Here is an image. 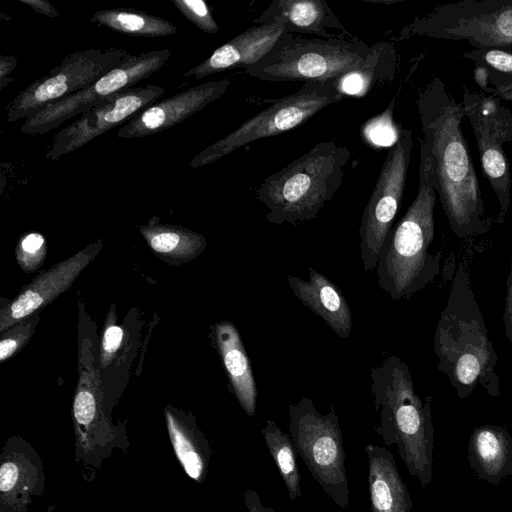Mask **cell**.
<instances>
[{
  "label": "cell",
  "mask_w": 512,
  "mask_h": 512,
  "mask_svg": "<svg viewBox=\"0 0 512 512\" xmlns=\"http://www.w3.org/2000/svg\"><path fill=\"white\" fill-rule=\"evenodd\" d=\"M288 412V429L297 455L327 496L339 507L348 508L343 436L334 406L321 414L310 398L302 397L289 404Z\"/></svg>",
  "instance_id": "8"
},
{
  "label": "cell",
  "mask_w": 512,
  "mask_h": 512,
  "mask_svg": "<svg viewBox=\"0 0 512 512\" xmlns=\"http://www.w3.org/2000/svg\"><path fill=\"white\" fill-rule=\"evenodd\" d=\"M500 100L465 87L462 106L474 132L483 174L499 202L495 221L503 224L511 202L512 178L504 145L512 141V112Z\"/></svg>",
  "instance_id": "14"
},
{
  "label": "cell",
  "mask_w": 512,
  "mask_h": 512,
  "mask_svg": "<svg viewBox=\"0 0 512 512\" xmlns=\"http://www.w3.org/2000/svg\"><path fill=\"white\" fill-rule=\"evenodd\" d=\"M394 72L393 47L387 43H377L367 63L336 79L335 85L343 96L362 97L377 80L392 77Z\"/></svg>",
  "instance_id": "28"
},
{
  "label": "cell",
  "mask_w": 512,
  "mask_h": 512,
  "mask_svg": "<svg viewBox=\"0 0 512 512\" xmlns=\"http://www.w3.org/2000/svg\"><path fill=\"white\" fill-rule=\"evenodd\" d=\"M244 504L247 512H276L274 509L264 506L260 496L253 489H247L245 491Z\"/></svg>",
  "instance_id": "39"
},
{
  "label": "cell",
  "mask_w": 512,
  "mask_h": 512,
  "mask_svg": "<svg viewBox=\"0 0 512 512\" xmlns=\"http://www.w3.org/2000/svg\"><path fill=\"white\" fill-rule=\"evenodd\" d=\"M423 137L434 170L435 187L453 233L470 238L488 232L480 183L462 131L465 111L439 77L417 94Z\"/></svg>",
  "instance_id": "1"
},
{
  "label": "cell",
  "mask_w": 512,
  "mask_h": 512,
  "mask_svg": "<svg viewBox=\"0 0 512 512\" xmlns=\"http://www.w3.org/2000/svg\"><path fill=\"white\" fill-rule=\"evenodd\" d=\"M275 18L282 19L285 32L314 34L327 39H345L338 35L341 34L356 40L324 0H274L254 19V23H270Z\"/></svg>",
  "instance_id": "20"
},
{
  "label": "cell",
  "mask_w": 512,
  "mask_h": 512,
  "mask_svg": "<svg viewBox=\"0 0 512 512\" xmlns=\"http://www.w3.org/2000/svg\"><path fill=\"white\" fill-rule=\"evenodd\" d=\"M370 377L379 415L375 432L386 446H397L409 474L427 487L433 474L432 396L416 394L409 367L396 355L372 368Z\"/></svg>",
  "instance_id": "4"
},
{
  "label": "cell",
  "mask_w": 512,
  "mask_h": 512,
  "mask_svg": "<svg viewBox=\"0 0 512 512\" xmlns=\"http://www.w3.org/2000/svg\"><path fill=\"white\" fill-rule=\"evenodd\" d=\"M485 93H489L493 97L512 101V81L493 83L488 81L487 86L483 89Z\"/></svg>",
  "instance_id": "37"
},
{
  "label": "cell",
  "mask_w": 512,
  "mask_h": 512,
  "mask_svg": "<svg viewBox=\"0 0 512 512\" xmlns=\"http://www.w3.org/2000/svg\"><path fill=\"white\" fill-rule=\"evenodd\" d=\"M412 145V131L400 126L398 140L390 148L364 208L359 245L366 272L377 268L382 249L393 229L404 194Z\"/></svg>",
  "instance_id": "12"
},
{
  "label": "cell",
  "mask_w": 512,
  "mask_h": 512,
  "mask_svg": "<svg viewBox=\"0 0 512 512\" xmlns=\"http://www.w3.org/2000/svg\"><path fill=\"white\" fill-rule=\"evenodd\" d=\"M129 54L118 47L77 50L46 75L19 92L5 107L8 123L25 120L49 103L62 100L94 83Z\"/></svg>",
  "instance_id": "11"
},
{
  "label": "cell",
  "mask_w": 512,
  "mask_h": 512,
  "mask_svg": "<svg viewBox=\"0 0 512 512\" xmlns=\"http://www.w3.org/2000/svg\"><path fill=\"white\" fill-rule=\"evenodd\" d=\"M350 155L344 145L320 142L265 178L256 196L268 210V222L296 225L315 219L339 190Z\"/></svg>",
  "instance_id": "5"
},
{
  "label": "cell",
  "mask_w": 512,
  "mask_h": 512,
  "mask_svg": "<svg viewBox=\"0 0 512 512\" xmlns=\"http://www.w3.org/2000/svg\"><path fill=\"white\" fill-rule=\"evenodd\" d=\"M368 486L371 512H413L410 493L391 451L367 444Z\"/></svg>",
  "instance_id": "23"
},
{
  "label": "cell",
  "mask_w": 512,
  "mask_h": 512,
  "mask_svg": "<svg viewBox=\"0 0 512 512\" xmlns=\"http://www.w3.org/2000/svg\"><path fill=\"white\" fill-rule=\"evenodd\" d=\"M90 21L135 37H162L177 33L171 22L143 11L104 9L95 12Z\"/></svg>",
  "instance_id": "27"
},
{
  "label": "cell",
  "mask_w": 512,
  "mask_h": 512,
  "mask_svg": "<svg viewBox=\"0 0 512 512\" xmlns=\"http://www.w3.org/2000/svg\"><path fill=\"white\" fill-rule=\"evenodd\" d=\"M261 433L285 483L289 498L295 500L301 497V475L292 439L270 419L261 428Z\"/></svg>",
  "instance_id": "29"
},
{
  "label": "cell",
  "mask_w": 512,
  "mask_h": 512,
  "mask_svg": "<svg viewBox=\"0 0 512 512\" xmlns=\"http://www.w3.org/2000/svg\"><path fill=\"white\" fill-rule=\"evenodd\" d=\"M503 321L505 324V335L511 344L512 352V256L510 261V270L506 280V295Z\"/></svg>",
  "instance_id": "36"
},
{
  "label": "cell",
  "mask_w": 512,
  "mask_h": 512,
  "mask_svg": "<svg viewBox=\"0 0 512 512\" xmlns=\"http://www.w3.org/2000/svg\"><path fill=\"white\" fill-rule=\"evenodd\" d=\"M418 181L416 197L393 227L376 268L378 285L392 301L410 298L440 273L442 252L429 251L435 235V175L422 139Z\"/></svg>",
  "instance_id": "3"
},
{
  "label": "cell",
  "mask_w": 512,
  "mask_h": 512,
  "mask_svg": "<svg viewBox=\"0 0 512 512\" xmlns=\"http://www.w3.org/2000/svg\"><path fill=\"white\" fill-rule=\"evenodd\" d=\"M44 465L32 444L8 438L0 453V512H28L45 491Z\"/></svg>",
  "instance_id": "17"
},
{
  "label": "cell",
  "mask_w": 512,
  "mask_h": 512,
  "mask_svg": "<svg viewBox=\"0 0 512 512\" xmlns=\"http://www.w3.org/2000/svg\"><path fill=\"white\" fill-rule=\"evenodd\" d=\"M102 249V242L85 247L43 271L0 311V332L39 312L72 286L84 268Z\"/></svg>",
  "instance_id": "16"
},
{
  "label": "cell",
  "mask_w": 512,
  "mask_h": 512,
  "mask_svg": "<svg viewBox=\"0 0 512 512\" xmlns=\"http://www.w3.org/2000/svg\"><path fill=\"white\" fill-rule=\"evenodd\" d=\"M343 97L336 88L335 80L304 82L296 92L274 100L233 132L198 152L189 164L192 168H199L256 140L292 130Z\"/></svg>",
  "instance_id": "9"
},
{
  "label": "cell",
  "mask_w": 512,
  "mask_h": 512,
  "mask_svg": "<svg viewBox=\"0 0 512 512\" xmlns=\"http://www.w3.org/2000/svg\"><path fill=\"white\" fill-rule=\"evenodd\" d=\"M395 99L377 116L369 119L362 128L363 137L373 146L393 147L399 137V127L393 120Z\"/></svg>",
  "instance_id": "30"
},
{
  "label": "cell",
  "mask_w": 512,
  "mask_h": 512,
  "mask_svg": "<svg viewBox=\"0 0 512 512\" xmlns=\"http://www.w3.org/2000/svg\"><path fill=\"white\" fill-rule=\"evenodd\" d=\"M230 84L229 79L208 81L156 101L123 124L117 137L141 138L170 129L220 98Z\"/></svg>",
  "instance_id": "18"
},
{
  "label": "cell",
  "mask_w": 512,
  "mask_h": 512,
  "mask_svg": "<svg viewBox=\"0 0 512 512\" xmlns=\"http://www.w3.org/2000/svg\"><path fill=\"white\" fill-rule=\"evenodd\" d=\"M285 33L282 19L254 25L218 47L208 58L183 73L201 79L231 68H246L262 59Z\"/></svg>",
  "instance_id": "19"
},
{
  "label": "cell",
  "mask_w": 512,
  "mask_h": 512,
  "mask_svg": "<svg viewBox=\"0 0 512 512\" xmlns=\"http://www.w3.org/2000/svg\"><path fill=\"white\" fill-rule=\"evenodd\" d=\"M21 3L28 5L34 11L39 14L48 17H58L59 12L57 9L47 0H19Z\"/></svg>",
  "instance_id": "40"
},
{
  "label": "cell",
  "mask_w": 512,
  "mask_h": 512,
  "mask_svg": "<svg viewBox=\"0 0 512 512\" xmlns=\"http://www.w3.org/2000/svg\"><path fill=\"white\" fill-rule=\"evenodd\" d=\"M473 473L481 480L497 486L512 477V437L505 427L486 424L470 434L468 456Z\"/></svg>",
  "instance_id": "24"
},
{
  "label": "cell",
  "mask_w": 512,
  "mask_h": 512,
  "mask_svg": "<svg viewBox=\"0 0 512 512\" xmlns=\"http://www.w3.org/2000/svg\"><path fill=\"white\" fill-rule=\"evenodd\" d=\"M212 339L225 368L229 388L243 411L255 416L257 388L250 360L236 326L221 321L212 327Z\"/></svg>",
  "instance_id": "22"
},
{
  "label": "cell",
  "mask_w": 512,
  "mask_h": 512,
  "mask_svg": "<svg viewBox=\"0 0 512 512\" xmlns=\"http://www.w3.org/2000/svg\"><path fill=\"white\" fill-rule=\"evenodd\" d=\"M477 65L485 64L494 70L512 77V50L474 49L462 55Z\"/></svg>",
  "instance_id": "34"
},
{
  "label": "cell",
  "mask_w": 512,
  "mask_h": 512,
  "mask_svg": "<svg viewBox=\"0 0 512 512\" xmlns=\"http://www.w3.org/2000/svg\"><path fill=\"white\" fill-rule=\"evenodd\" d=\"M167 432L174 454L187 476L202 484L208 474L212 449L205 434L191 414L166 407Z\"/></svg>",
  "instance_id": "25"
},
{
  "label": "cell",
  "mask_w": 512,
  "mask_h": 512,
  "mask_svg": "<svg viewBox=\"0 0 512 512\" xmlns=\"http://www.w3.org/2000/svg\"><path fill=\"white\" fill-rule=\"evenodd\" d=\"M406 34L466 41L475 49L512 50V0H461L438 5L416 17Z\"/></svg>",
  "instance_id": "10"
},
{
  "label": "cell",
  "mask_w": 512,
  "mask_h": 512,
  "mask_svg": "<svg viewBox=\"0 0 512 512\" xmlns=\"http://www.w3.org/2000/svg\"><path fill=\"white\" fill-rule=\"evenodd\" d=\"M139 231L155 253L172 260H191L206 247L203 235L181 226L162 224L158 217L151 218Z\"/></svg>",
  "instance_id": "26"
},
{
  "label": "cell",
  "mask_w": 512,
  "mask_h": 512,
  "mask_svg": "<svg viewBox=\"0 0 512 512\" xmlns=\"http://www.w3.org/2000/svg\"><path fill=\"white\" fill-rule=\"evenodd\" d=\"M175 8L201 31L215 34L219 28L210 7L203 0H171Z\"/></svg>",
  "instance_id": "33"
},
{
  "label": "cell",
  "mask_w": 512,
  "mask_h": 512,
  "mask_svg": "<svg viewBox=\"0 0 512 512\" xmlns=\"http://www.w3.org/2000/svg\"><path fill=\"white\" fill-rule=\"evenodd\" d=\"M376 49L361 40L306 38L285 32L257 63L244 68L264 81H328L364 66Z\"/></svg>",
  "instance_id": "7"
},
{
  "label": "cell",
  "mask_w": 512,
  "mask_h": 512,
  "mask_svg": "<svg viewBox=\"0 0 512 512\" xmlns=\"http://www.w3.org/2000/svg\"><path fill=\"white\" fill-rule=\"evenodd\" d=\"M40 320L39 312L21 320L2 333L0 340V360L4 361L20 349L30 340Z\"/></svg>",
  "instance_id": "31"
},
{
  "label": "cell",
  "mask_w": 512,
  "mask_h": 512,
  "mask_svg": "<svg viewBox=\"0 0 512 512\" xmlns=\"http://www.w3.org/2000/svg\"><path fill=\"white\" fill-rule=\"evenodd\" d=\"M287 281L298 300L340 337L346 339L352 330V315L341 289L325 275L309 268V280L288 275Z\"/></svg>",
  "instance_id": "21"
},
{
  "label": "cell",
  "mask_w": 512,
  "mask_h": 512,
  "mask_svg": "<svg viewBox=\"0 0 512 512\" xmlns=\"http://www.w3.org/2000/svg\"><path fill=\"white\" fill-rule=\"evenodd\" d=\"M167 48L128 55L115 68L88 87L62 99L47 104L29 117L20 127L22 133L43 135L64 122L81 115L98 102L116 92L134 87L162 68L170 58Z\"/></svg>",
  "instance_id": "13"
},
{
  "label": "cell",
  "mask_w": 512,
  "mask_h": 512,
  "mask_svg": "<svg viewBox=\"0 0 512 512\" xmlns=\"http://www.w3.org/2000/svg\"><path fill=\"white\" fill-rule=\"evenodd\" d=\"M15 251L21 269L25 272H34L43 265L47 246L41 234L28 233L19 239Z\"/></svg>",
  "instance_id": "32"
},
{
  "label": "cell",
  "mask_w": 512,
  "mask_h": 512,
  "mask_svg": "<svg viewBox=\"0 0 512 512\" xmlns=\"http://www.w3.org/2000/svg\"><path fill=\"white\" fill-rule=\"evenodd\" d=\"M78 371L72 406L74 460L81 467L84 480L90 483L116 452H129L130 441L125 426L114 424L108 411L89 337L79 341Z\"/></svg>",
  "instance_id": "6"
},
{
  "label": "cell",
  "mask_w": 512,
  "mask_h": 512,
  "mask_svg": "<svg viewBox=\"0 0 512 512\" xmlns=\"http://www.w3.org/2000/svg\"><path fill=\"white\" fill-rule=\"evenodd\" d=\"M433 342L438 370L447 376L458 398H467L478 384L490 396H500L498 357L463 262L455 270Z\"/></svg>",
  "instance_id": "2"
},
{
  "label": "cell",
  "mask_w": 512,
  "mask_h": 512,
  "mask_svg": "<svg viewBox=\"0 0 512 512\" xmlns=\"http://www.w3.org/2000/svg\"><path fill=\"white\" fill-rule=\"evenodd\" d=\"M17 66V59L13 56L1 55L0 57V89L5 88L13 78L10 74Z\"/></svg>",
  "instance_id": "38"
},
{
  "label": "cell",
  "mask_w": 512,
  "mask_h": 512,
  "mask_svg": "<svg viewBox=\"0 0 512 512\" xmlns=\"http://www.w3.org/2000/svg\"><path fill=\"white\" fill-rule=\"evenodd\" d=\"M113 319L110 316L108 317L103 331L99 357V364L103 369L118 356L124 342V330L116 325Z\"/></svg>",
  "instance_id": "35"
},
{
  "label": "cell",
  "mask_w": 512,
  "mask_h": 512,
  "mask_svg": "<svg viewBox=\"0 0 512 512\" xmlns=\"http://www.w3.org/2000/svg\"><path fill=\"white\" fill-rule=\"evenodd\" d=\"M164 92L165 88L148 84L127 88L106 97L54 135L46 159L58 160L108 130L125 124L156 102Z\"/></svg>",
  "instance_id": "15"
}]
</instances>
